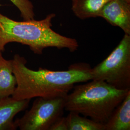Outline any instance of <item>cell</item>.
I'll list each match as a JSON object with an SVG mask.
<instances>
[{"label": "cell", "instance_id": "11", "mask_svg": "<svg viewBox=\"0 0 130 130\" xmlns=\"http://www.w3.org/2000/svg\"><path fill=\"white\" fill-rule=\"evenodd\" d=\"M66 119L68 130H105L104 124L74 112L70 111Z\"/></svg>", "mask_w": 130, "mask_h": 130}, {"label": "cell", "instance_id": "3", "mask_svg": "<svg viewBox=\"0 0 130 130\" xmlns=\"http://www.w3.org/2000/svg\"><path fill=\"white\" fill-rule=\"evenodd\" d=\"M76 85L66 97L65 110L105 124L130 89L116 88L103 80Z\"/></svg>", "mask_w": 130, "mask_h": 130}, {"label": "cell", "instance_id": "2", "mask_svg": "<svg viewBox=\"0 0 130 130\" xmlns=\"http://www.w3.org/2000/svg\"><path fill=\"white\" fill-rule=\"evenodd\" d=\"M56 15L51 13L42 20L18 21L0 12V52L5 51V46L10 42L27 45L38 55L49 47L76 51L79 45L75 39L62 35L52 29V20Z\"/></svg>", "mask_w": 130, "mask_h": 130}, {"label": "cell", "instance_id": "1", "mask_svg": "<svg viewBox=\"0 0 130 130\" xmlns=\"http://www.w3.org/2000/svg\"><path fill=\"white\" fill-rule=\"evenodd\" d=\"M27 63L25 57L19 54L14 55L12 59L17 86L12 97L16 100L66 98L75 84L92 79L91 68L85 63L74 64L68 70L56 71L42 68L31 70L26 66Z\"/></svg>", "mask_w": 130, "mask_h": 130}, {"label": "cell", "instance_id": "10", "mask_svg": "<svg viewBox=\"0 0 130 130\" xmlns=\"http://www.w3.org/2000/svg\"><path fill=\"white\" fill-rule=\"evenodd\" d=\"M110 0H72L71 10L75 16L84 20L98 17L103 7Z\"/></svg>", "mask_w": 130, "mask_h": 130}, {"label": "cell", "instance_id": "8", "mask_svg": "<svg viewBox=\"0 0 130 130\" xmlns=\"http://www.w3.org/2000/svg\"><path fill=\"white\" fill-rule=\"evenodd\" d=\"M104 125L105 130H130V91Z\"/></svg>", "mask_w": 130, "mask_h": 130}, {"label": "cell", "instance_id": "6", "mask_svg": "<svg viewBox=\"0 0 130 130\" xmlns=\"http://www.w3.org/2000/svg\"><path fill=\"white\" fill-rule=\"evenodd\" d=\"M98 17L106 20L130 35V3L125 0H110L103 7Z\"/></svg>", "mask_w": 130, "mask_h": 130}, {"label": "cell", "instance_id": "5", "mask_svg": "<svg viewBox=\"0 0 130 130\" xmlns=\"http://www.w3.org/2000/svg\"><path fill=\"white\" fill-rule=\"evenodd\" d=\"M66 98H37L31 108L14 121L21 130H49L65 110Z\"/></svg>", "mask_w": 130, "mask_h": 130}, {"label": "cell", "instance_id": "14", "mask_svg": "<svg viewBox=\"0 0 130 130\" xmlns=\"http://www.w3.org/2000/svg\"><path fill=\"white\" fill-rule=\"evenodd\" d=\"M126 1H127V2H128V3H130V0H125Z\"/></svg>", "mask_w": 130, "mask_h": 130}, {"label": "cell", "instance_id": "13", "mask_svg": "<svg viewBox=\"0 0 130 130\" xmlns=\"http://www.w3.org/2000/svg\"><path fill=\"white\" fill-rule=\"evenodd\" d=\"M49 130H68L66 117L58 118L51 126Z\"/></svg>", "mask_w": 130, "mask_h": 130}, {"label": "cell", "instance_id": "4", "mask_svg": "<svg viewBox=\"0 0 130 130\" xmlns=\"http://www.w3.org/2000/svg\"><path fill=\"white\" fill-rule=\"evenodd\" d=\"M92 80L105 81L119 89H130V35L126 34L104 60L91 68Z\"/></svg>", "mask_w": 130, "mask_h": 130}, {"label": "cell", "instance_id": "9", "mask_svg": "<svg viewBox=\"0 0 130 130\" xmlns=\"http://www.w3.org/2000/svg\"><path fill=\"white\" fill-rule=\"evenodd\" d=\"M17 86V79L13 71L12 59H5L2 52H0V99L12 96Z\"/></svg>", "mask_w": 130, "mask_h": 130}, {"label": "cell", "instance_id": "12", "mask_svg": "<svg viewBox=\"0 0 130 130\" xmlns=\"http://www.w3.org/2000/svg\"><path fill=\"white\" fill-rule=\"evenodd\" d=\"M9 1L19 9L20 13V16L23 20H29L34 19V6L29 0Z\"/></svg>", "mask_w": 130, "mask_h": 130}, {"label": "cell", "instance_id": "7", "mask_svg": "<svg viewBox=\"0 0 130 130\" xmlns=\"http://www.w3.org/2000/svg\"><path fill=\"white\" fill-rule=\"evenodd\" d=\"M30 99L16 100L12 97L0 99V130H15L14 116L29 105Z\"/></svg>", "mask_w": 130, "mask_h": 130}]
</instances>
